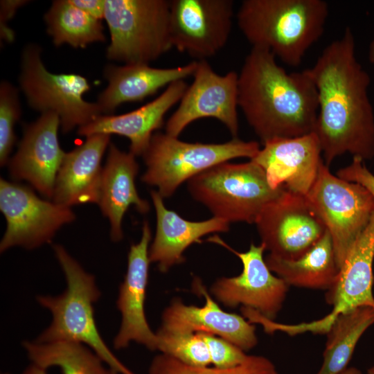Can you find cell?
<instances>
[{"label":"cell","instance_id":"1","mask_svg":"<svg viewBox=\"0 0 374 374\" xmlns=\"http://www.w3.org/2000/svg\"><path fill=\"white\" fill-rule=\"evenodd\" d=\"M317 91L314 133L329 167L348 153L366 161L374 158V110L368 96L371 78L356 55L355 36L347 27L305 69Z\"/></svg>","mask_w":374,"mask_h":374},{"label":"cell","instance_id":"2","mask_svg":"<svg viewBox=\"0 0 374 374\" xmlns=\"http://www.w3.org/2000/svg\"><path fill=\"white\" fill-rule=\"evenodd\" d=\"M238 105L263 143L314 132L316 87L307 71L287 72L269 50L252 46L238 78Z\"/></svg>","mask_w":374,"mask_h":374},{"label":"cell","instance_id":"3","mask_svg":"<svg viewBox=\"0 0 374 374\" xmlns=\"http://www.w3.org/2000/svg\"><path fill=\"white\" fill-rule=\"evenodd\" d=\"M328 12L323 0H244L236 17L252 46L266 48L285 64L297 66L323 35Z\"/></svg>","mask_w":374,"mask_h":374},{"label":"cell","instance_id":"4","mask_svg":"<svg viewBox=\"0 0 374 374\" xmlns=\"http://www.w3.org/2000/svg\"><path fill=\"white\" fill-rule=\"evenodd\" d=\"M66 280V289L58 296H38L37 301L52 314V321L35 340L38 343L76 341L87 345L118 374H135L106 345L98 330L93 303L101 293L95 277L87 272L60 244L53 246Z\"/></svg>","mask_w":374,"mask_h":374},{"label":"cell","instance_id":"5","mask_svg":"<svg viewBox=\"0 0 374 374\" xmlns=\"http://www.w3.org/2000/svg\"><path fill=\"white\" fill-rule=\"evenodd\" d=\"M260 149L258 142L238 138L222 143H188L157 132L142 155L146 170L141 180L168 198L184 181L233 159H251Z\"/></svg>","mask_w":374,"mask_h":374},{"label":"cell","instance_id":"6","mask_svg":"<svg viewBox=\"0 0 374 374\" xmlns=\"http://www.w3.org/2000/svg\"><path fill=\"white\" fill-rule=\"evenodd\" d=\"M191 196L213 217L229 223H255L262 209L285 190L273 189L264 170L255 162H224L188 181Z\"/></svg>","mask_w":374,"mask_h":374},{"label":"cell","instance_id":"7","mask_svg":"<svg viewBox=\"0 0 374 374\" xmlns=\"http://www.w3.org/2000/svg\"><path fill=\"white\" fill-rule=\"evenodd\" d=\"M104 19L111 37L109 60L149 64L172 48L170 1L105 0Z\"/></svg>","mask_w":374,"mask_h":374},{"label":"cell","instance_id":"8","mask_svg":"<svg viewBox=\"0 0 374 374\" xmlns=\"http://www.w3.org/2000/svg\"><path fill=\"white\" fill-rule=\"evenodd\" d=\"M41 52L38 45L30 44L21 55L19 83L29 105L42 114H56L64 133L103 115L97 103L83 98L90 89L87 79L75 73H51L44 66Z\"/></svg>","mask_w":374,"mask_h":374},{"label":"cell","instance_id":"9","mask_svg":"<svg viewBox=\"0 0 374 374\" xmlns=\"http://www.w3.org/2000/svg\"><path fill=\"white\" fill-rule=\"evenodd\" d=\"M329 232L340 269L374 212V199L359 184L331 173L324 161L306 195Z\"/></svg>","mask_w":374,"mask_h":374},{"label":"cell","instance_id":"10","mask_svg":"<svg viewBox=\"0 0 374 374\" xmlns=\"http://www.w3.org/2000/svg\"><path fill=\"white\" fill-rule=\"evenodd\" d=\"M0 210L7 223L1 253L12 247L33 249L48 243L63 225L75 218L70 207L42 199L28 187L2 178Z\"/></svg>","mask_w":374,"mask_h":374},{"label":"cell","instance_id":"11","mask_svg":"<svg viewBox=\"0 0 374 374\" xmlns=\"http://www.w3.org/2000/svg\"><path fill=\"white\" fill-rule=\"evenodd\" d=\"M255 224L269 254L287 260L305 253L327 230L307 197L286 189L262 209Z\"/></svg>","mask_w":374,"mask_h":374},{"label":"cell","instance_id":"12","mask_svg":"<svg viewBox=\"0 0 374 374\" xmlns=\"http://www.w3.org/2000/svg\"><path fill=\"white\" fill-rule=\"evenodd\" d=\"M235 253L241 260L242 271L233 277H222L211 287L212 295L224 305L254 310L265 318L274 321L282 309L289 285L272 274L263 258V244H250L245 252H238L217 235L208 239Z\"/></svg>","mask_w":374,"mask_h":374},{"label":"cell","instance_id":"13","mask_svg":"<svg viewBox=\"0 0 374 374\" xmlns=\"http://www.w3.org/2000/svg\"><path fill=\"white\" fill-rule=\"evenodd\" d=\"M233 3L232 0L170 1L172 47L197 61L215 55L230 36Z\"/></svg>","mask_w":374,"mask_h":374},{"label":"cell","instance_id":"14","mask_svg":"<svg viewBox=\"0 0 374 374\" xmlns=\"http://www.w3.org/2000/svg\"><path fill=\"white\" fill-rule=\"evenodd\" d=\"M193 76V83L188 87L177 109L166 122V133L178 137L193 121L213 118L223 123L233 138H237L238 74L231 71L220 75L213 70L206 60H203L197 61Z\"/></svg>","mask_w":374,"mask_h":374},{"label":"cell","instance_id":"15","mask_svg":"<svg viewBox=\"0 0 374 374\" xmlns=\"http://www.w3.org/2000/svg\"><path fill=\"white\" fill-rule=\"evenodd\" d=\"M314 132L293 138L276 139L263 143L251 161L265 172L273 189L306 196L324 161Z\"/></svg>","mask_w":374,"mask_h":374},{"label":"cell","instance_id":"16","mask_svg":"<svg viewBox=\"0 0 374 374\" xmlns=\"http://www.w3.org/2000/svg\"><path fill=\"white\" fill-rule=\"evenodd\" d=\"M60 126L56 114H42L26 126L18 150L8 163L13 179L26 181L49 199L53 197L56 177L66 154L58 140Z\"/></svg>","mask_w":374,"mask_h":374},{"label":"cell","instance_id":"17","mask_svg":"<svg viewBox=\"0 0 374 374\" xmlns=\"http://www.w3.org/2000/svg\"><path fill=\"white\" fill-rule=\"evenodd\" d=\"M150 240L151 230L145 221L139 242L130 247L127 272L119 287L116 305L121 314V323L113 341L116 350L126 348L131 341H135L150 350H157V337L148 323L144 308Z\"/></svg>","mask_w":374,"mask_h":374},{"label":"cell","instance_id":"18","mask_svg":"<svg viewBox=\"0 0 374 374\" xmlns=\"http://www.w3.org/2000/svg\"><path fill=\"white\" fill-rule=\"evenodd\" d=\"M193 287L205 298L202 307L175 299L164 310L160 328L181 334L205 332L216 335L247 351L258 344L256 327L244 317L224 311L196 278Z\"/></svg>","mask_w":374,"mask_h":374},{"label":"cell","instance_id":"19","mask_svg":"<svg viewBox=\"0 0 374 374\" xmlns=\"http://www.w3.org/2000/svg\"><path fill=\"white\" fill-rule=\"evenodd\" d=\"M373 260L374 212L325 295L326 303L332 306L331 312L325 317L330 323L340 313L364 305L374 307Z\"/></svg>","mask_w":374,"mask_h":374},{"label":"cell","instance_id":"20","mask_svg":"<svg viewBox=\"0 0 374 374\" xmlns=\"http://www.w3.org/2000/svg\"><path fill=\"white\" fill-rule=\"evenodd\" d=\"M183 80L170 85L157 98L141 107L119 115H100L78 129L81 136L96 134H117L130 141V152L143 155L149 145L153 132L160 129L168 110L179 103L188 88Z\"/></svg>","mask_w":374,"mask_h":374},{"label":"cell","instance_id":"21","mask_svg":"<svg viewBox=\"0 0 374 374\" xmlns=\"http://www.w3.org/2000/svg\"><path fill=\"white\" fill-rule=\"evenodd\" d=\"M65 154L56 177L53 202L67 206L98 204L103 168L101 160L110 135L96 134Z\"/></svg>","mask_w":374,"mask_h":374},{"label":"cell","instance_id":"22","mask_svg":"<svg viewBox=\"0 0 374 374\" xmlns=\"http://www.w3.org/2000/svg\"><path fill=\"white\" fill-rule=\"evenodd\" d=\"M197 65V60L173 68H154L149 64L107 65L104 76L108 84L96 103L103 115L112 114L123 103L141 101L163 87L193 76Z\"/></svg>","mask_w":374,"mask_h":374},{"label":"cell","instance_id":"23","mask_svg":"<svg viewBox=\"0 0 374 374\" xmlns=\"http://www.w3.org/2000/svg\"><path fill=\"white\" fill-rule=\"evenodd\" d=\"M150 195L156 211L157 228L149 248V258L161 272L184 262V251L192 244L200 242L203 236L229 230L230 223L215 217L200 222L187 220L168 209L157 190H152Z\"/></svg>","mask_w":374,"mask_h":374},{"label":"cell","instance_id":"24","mask_svg":"<svg viewBox=\"0 0 374 374\" xmlns=\"http://www.w3.org/2000/svg\"><path fill=\"white\" fill-rule=\"evenodd\" d=\"M135 155L109 146L105 165L103 168L98 204L110 222L111 238L114 242L123 238L122 220L130 206L141 214L147 213L150 204L139 195L135 178L139 166Z\"/></svg>","mask_w":374,"mask_h":374},{"label":"cell","instance_id":"25","mask_svg":"<svg viewBox=\"0 0 374 374\" xmlns=\"http://www.w3.org/2000/svg\"><path fill=\"white\" fill-rule=\"evenodd\" d=\"M269 269L289 286L328 290L339 271L331 236L326 230L322 238L305 253L293 260L268 254Z\"/></svg>","mask_w":374,"mask_h":374},{"label":"cell","instance_id":"26","mask_svg":"<svg viewBox=\"0 0 374 374\" xmlns=\"http://www.w3.org/2000/svg\"><path fill=\"white\" fill-rule=\"evenodd\" d=\"M374 324V307L364 305L337 314L327 331L322 365L316 374L345 370L363 334Z\"/></svg>","mask_w":374,"mask_h":374},{"label":"cell","instance_id":"27","mask_svg":"<svg viewBox=\"0 0 374 374\" xmlns=\"http://www.w3.org/2000/svg\"><path fill=\"white\" fill-rule=\"evenodd\" d=\"M23 346L32 362L46 369L57 366L62 374H118L82 343L24 341Z\"/></svg>","mask_w":374,"mask_h":374},{"label":"cell","instance_id":"28","mask_svg":"<svg viewBox=\"0 0 374 374\" xmlns=\"http://www.w3.org/2000/svg\"><path fill=\"white\" fill-rule=\"evenodd\" d=\"M44 19L55 46L68 44L73 48H85L105 40L101 20L78 8L69 0L53 1Z\"/></svg>","mask_w":374,"mask_h":374},{"label":"cell","instance_id":"29","mask_svg":"<svg viewBox=\"0 0 374 374\" xmlns=\"http://www.w3.org/2000/svg\"><path fill=\"white\" fill-rule=\"evenodd\" d=\"M148 374H278L275 365L261 355H249L240 365L229 369L197 367L184 364L163 353L155 356Z\"/></svg>","mask_w":374,"mask_h":374},{"label":"cell","instance_id":"30","mask_svg":"<svg viewBox=\"0 0 374 374\" xmlns=\"http://www.w3.org/2000/svg\"><path fill=\"white\" fill-rule=\"evenodd\" d=\"M156 335L157 350L192 366L211 364L208 346L199 333H175L159 328Z\"/></svg>","mask_w":374,"mask_h":374},{"label":"cell","instance_id":"31","mask_svg":"<svg viewBox=\"0 0 374 374\" xmlns=\"http://www.w3.org/2000/svg\"><path fill=\"white\" fill-rule=\"evenodd\" d=\"M17 89L2 81L0 85V164H8L16 141L14 127L21 116Z\"/></svg>","mask_w":374,"mask_h":374},{"label":"cell","instance_id":"32","mask_svg":"<svg viewBox=\"0 0 374 374\" xmlns=\"http://www.w3.org/2000/svg\"><path fill=\"white\" fill-rule=\"evenodd\" d=\"M206 342L214 367L221 369L235 368L242 364L248 357L239 347L229 341L205 332H197Z\"/></svg>","mask_w":374,"mask_h":374},{"label":"cell","instance_id":"33","mask_svg":"<svg viewBox=\"0 0 374 374\" xmlns=\"http://www.w3.org/2000/svg\"><path fill=\"white\" fill-rule=\"evenodd\" d=\"M336 175L346 181L360 184L374 199V174L368 170L361 159L353 157L352 162L339 169Z\"/></svg>","mask_w":374,"mask_h":374},{"label":"cell","instance_id":"34","mask_svg":"<svg viewBox=\"0 0 374 374\" xmlns=\"http://www.w3.org/2000/svg\"><path fill=\"white\" fill-rule=\"evenodd\" d=\"M28 2L24 0H3L0 3V35L3 40L12 42L15 39L14 31L8 22L14 17L17 10Z\"/></svg>","mask_w":374,"mask_h":374},{"label":"cell","instance_id":"35","mask_svg":"<svg viewBox=\"0 0 374 374\" xmlns=\"http://www.w3.org/2000/svg\"><path fill=\"white\" fill-rule=\"evenodd\" d=\"M78 8L93 17L104 19L105 0H69Z\"/></svg>","mask_w":374,"mask_h":374},{"label":"cell","instance_id":"36","mask_svg":"<svg viewBox=\"0 0 374 374\" xmlns=\"http://www.w3.org/2000/svg\"><path fill=\"white\" fill-rule=\"evenodd\" d=\"M46 368L32 363L28 366L22 374H47Z\"/></svg>","mask_w":374,"mask_h":374},{"label":"cell","instance_id":"37","mask_svg":"<svg viewBox=\"0 0 374 374\" xmlns=\"http://www.w3.org/2000/svg\"><path fill=\"white\" fill-rule=\"evenodd\" d=\"M339 374H362V372L356 367L348 366L345 370Z\"/></svg>","mask_w":374,"mask_h":374},{"label":"cell","instance_id":"38","mask_svg":"<svg viewBox=\"0 0 374 374\" xmlns=\"http://www.w3.org/2000/svg\"><path fill=\"white\" fill-rule=\"evenodd\" d=\"M368 58L371 64H374V39L371 42L368 47Z\"/></svg>","mask_w":374,"mask_h":374},{"label":"cell","instance_id":"39","mask_svg":"<svg viewBox=\"0 0 374 374\" xmlns=\"http://www.w3.org/2000/svg\"><path fill=\"white\" fill-rule=\"evenodd\" d=\"M367 374H374V365L371 366L367 370Z\"/></svg>","mask_w":374,"mask_h":374},{"label":"cell","instance_id":"40","mask_svg":"<svg viewBox=\"0 0 374 374\" xmlns=\"http://www.w3.org/2000/svg\"><path fill=\"white\" fill-rule=\"evenodd\" d=\"M3 374H9V373H3Z\"/></svg>","mask_w":374,"mask_h":374}]
</instances>
